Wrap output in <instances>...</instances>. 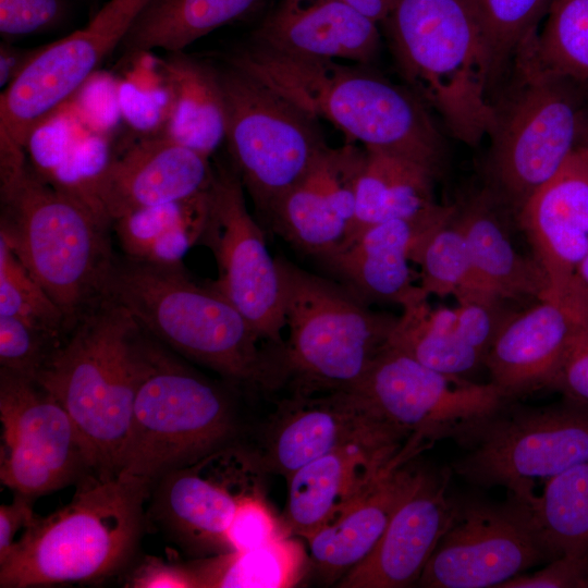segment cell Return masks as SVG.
<instances>
[{
	"label": "cell",
	"mask_w": 588,
	"mask_h": 588,
	"mask_svg": "<svg viewBox=\"0 0 588 588\" xmlns=\"http://www.w3.org/2000/svg\"><path fill=\"white\" fill-rule=\"evenodd\" d=\"M230 62L364 148L405 157L437 176L442 172L446 155L442 135L414 91L362 68L254 44L232 54Z\"/></svg>",
	"instance_id": "6da1fadb"
},
{
	"label": "cell",
	"mask_w": 588,
	"mask_h": 588,
	"mask_svg": "<svg viewBox=\"0 0 588 588\" xmlns=\"http://www.w3.org/2000/svg\"><path fill=\"white\" fill-rule=\"evenodd\" d=\"M102 297L125 308L164 347L234 383L273 388L284 380L280 354L212 285L195 283L182 264L157 265L115 256Z\"/></svg>",
	"instance_id": "7a4b0ae2"
},
{
	"label": "cell",
	"mask_w": 588,
	"mask_h": 588,
	"mask_svg": "<svg viewBox=\"0 0 588 588\" xmlns=\"http://www.w3.org/2000/svg\"><path fill=\"white\" fill-rule=\"evenodd\" d=\"M156 345L125 308L102 297L34 378L68 412L102 479L117 476L136 395Z\"/></svg>",
	"instance_id": "3957f363"
},
{
	"label": "cell",
	"mask_w": 588,
	"mask_h": 588,
	"mask_svg": "<svg viewBox=\"0 0 588 588\" xmlns=\"http://www.w3.org/2000/svg\"><path fill=\"white\" fill-rule=\"evenodd\" d=\"M71 501L37 515L0 562L1 588L93 581L118 572L134 554L146 525L151 485L127 475L90 474Z\"/></svg>",
	"instance_id": "277c9868"
},
{
	"label": "cell",
	"mask_w": 588,
	"mask_h": 588,
	"mask_svg": "<svg viewBox=\"0 0 588 588\" xmlns=\"http://www.w3.org/2000/svg\"><path fill=\"white\" fill-rule=\"evenodd\" d=\"M0 236L58 305L68 334L103 295L115 255L111 224L28 163L0 185Z\"/></svg>",
	"instance_id": "5b68a950"
},
{
	"label": "cell",
	"mask_w": 588,
	"mask_h": 588,
	"mask_svg": "<svg viewBox=\"0 0 588 588\" xmlns=\"http://www.w3.org/2000/svg\"><path fill=\"white\" fill-rule=\"evenodd\" d=\"M383 23L402 75L450 133L470 146L490 136L491 61L467 0H400Z\"/></svg>",
	"instance_id": "8992f818"
},
{
	"label": "cell",
	"mask_w": 588,
	"mask_h": 588,
	"mask_svg": "<svg viewBox=\"0 0 588 588\" xmlns=\"http://www.w3.org/2000/svg\"><path fill=\"white\" fill-rule=\"evenodd\" d=\"M287 340L284 378L299 392L354 389L387 346L397 317L370 309L345 285L277 258Z\"/></svg>",
	"instance_id": "52a82bcc"
},
{
	"label": "cell",
	"mask_w": 588,
	"mask_h": 588,
	"mask_svg": "<svg viewBox=\"0 0 588 588\" xmlns=\"http://www.w3.org/2000/svg\"><path fill=\"white\" fill-rule=\"evenodd\" d=\"M237 420L228 392L157 341L134 404L118 475L152 483L235 441Z\"/></svg>",
	"instance_id": "ba28073f"
},
{
	"label": "cell",
	"mask_w": 588,
	"mask_h": 588,
	"mask_svg": "<svg viewBox=\"0 0 588 588\" xmlns=\"http://www.w3.org/2000/svg\"><path fill=\"white\" fill-rule=\"evenodd\" d=\"M530 37L515 53L519 84L502 108L495 107L486 163V191L515 216L576 149L583 121L571 79L542 66Z\"/></svg>",
	"instance_id": "9c48e42d"
},
{
	"label": "cell",
	"mask_w": 588,
	"mask_h": 588,
	"mask_svg": "<svg viewBox=\"0 0 588 588\" xmlns=\"http://www.w3.org/2000/svg\"><path fill=\"white\" fill-rule=\"evenodd\" d=\"M453 441L462 454L451 464L452 474L529 502L536 480L588 458V402L565 394L541 406L507 400Z\"/></svg>",
	"instance_id": "30bf717a"
},
{
	"label": "cell",
	"mask_w": 588,
	"mask_h": 588,
	"mask_svg": "<svg viewBox=\"0 0 588 588\" xmlns=\"http://www.w3.org/2000/svg\"><path fill=\"white\" fill-rule=\"evenodd\" d=\"M220 79L234 170L268 219L328 145L317 119L250 75L231 66Z\"/></svg>",
	"instance_id": "8fae6325"
},
{
	"label": "cell",
	"mask_w": 588,
	"mask_h": 588,
	"mask_svg": "<svg viewBox=\"0 0 588 588\" xmlns=\"http://www.w3.org/2000/svg\"><path fill=\"white\" fill-rule=\"evenodd\" d=\"M266 471L259 451L233 441L157 479L146 520L189 555L229 552L232 519L244 500L265 494Z\"/></svg>",
	"instance_id": "7c38bea8"
},
{
	"label": "cell",
	"mask_w": 588,
	"mask_h": 588,
	"mask_svg": "<svg viewBox=\"0 0 588 588\" xmlns=\"http://www.w3.org/2000/svg\"><path fill=\"white\" fill-rule=\"evenodd\" d=\"M353 390L407 437L405 450L414 456L438 440H453L511 400L490 381L442 373L389 345Z\"/></svg>",
	"instance_id": "4fadbf2b"
},
{
	"label": "cell",
	"mask_w": 588,
	"mask_h": 588,
	"mask_svg": "<svg viewBox=\"0 0 588 588\" xmlns=\"http://www.w3.org/2000/svg\"><path fill=\"white\" fill-rule=\"evenodd\" d=\"M151 0H109L81 29L41 46L0 94V148L25 151L33 134L120 48Z\"/></svg>",
	"instance_id": "5bb4252c"
},
{
	"label": "cell",
	"mask_w": 588,
	"mask_h": 588,
	"mask_svg": "<svg viewBox=\"0 0 588 588\" xmlns=\"http://www.w3.org/2000/svg\"><path fill=\"white\" fill-rule=\"evenodd\" d=\"M551 556L529 502L456 497L453 518L417 583L426 588H499Z\"/></svg>",
	"instance_id": "9a60e30c"
},
{
	"label": "cell",
	"mask_w": 588,
	"mask_h": 588,
	"mask_svg": "<svg viewBox=\"0 0 588 588\" xmlns=\"http://www.w3.org/2000/svg\"><path fill=\"white\" fill-rule=\"evenodd\" d=\"M0 480L37 498L95 473L87 443L64 407L34 379L0 368Z\"/></svg>",
	"instance_id": "2e32d148"
},
{
	"label": "cell",
	"mask_w": 588,
	"mask_h": 588,
	"mask_svg": "<svg viewBox=\"0 0 588 588\" xmlns=\"http://www.w3.org/2000/svg\"><path fill=\"white\" fill-rule=\"evenodd\" d=\"M216 257L218 279L211 284L253 326L261 340L282 348L284 294L277 258L264 231L250 216L236 173L216 169L211 206L200 238Z\"/></svg>",
	"instance_id": "e0dca14e"
},
{
	"label": "cell",
	"mask_w": 588,
	"mask_h": 588,
	"mask_svg": "<svg viewBox=\"0 0 588 588\" xmlns=\"http://www.w3.org/2000/svg\"><path fill=\"white\" fill-rule=\"evenodd\" d=\"M353 389L299 392L279 409L264 450L267 471L289 478L314 460L351 443L407 442Z\"/></svg>",
	"instance_id": "ac0fdd59"
},
{
	"label": "cell",
	"mask_w": 588,
	"mask_h": 588,
	"mask_svg": "<svg viewBox=\"0 0 588 588\" xmlns=\"http://www.w3.org/2000/svg\"><path fill=\"white\" fill-rule=\"evenodd\" d=\"M365 149L327 146L307 173L271 210L275 233L301 252L327 259L351 238L356 183Z\"/></svg>",
	"instance_id": "d6986e66"
},
{
	"label": "cell",
	"mask_w": 588,
	"mask_h": 588,
	"mask_svg": "<svg viewBox=\"0 0 588 588\" xmlns=\"http://www.w3.org/2000/svg\"><path fill=\"white\" fill-rule=\"evenodd\" d=\"M452 470L420 465L375 549L339 581L342 588H403L417 584L453 518Z\"/></svg>",
	"instance_id": "ffe728a7"
},
{
	"label": "cell",
	"mask_w": 588,
	"mask_h": 588,
	"mask_svg": "<svg viewBox=\"0 0 588 588\" xmlns=\"http://www.w3.org/2000/svg\"><path fill=\"white\" fill-rule=\"evenodd\" d=\"M548 281L544 299L566 304L588 255V150L577 146L516 215Z\"/></svg>",
	"instance_id": "44dd1931"
},
{
	"label": "cell",
	"mask_w": 588,
	"mask_h": 588,
	"mask_svg": "<svg viewBox=\"0 0 588 588\" xmlns=\"http://www.w3.org/2000/svg\"><path fill=\"white\" fill-rule=\"evenodd\" d=\"M210 158L158 132L130 145L108 166L99 189L112 223L137 209L186 200L211 191Z\"/></svg>",
	"instance_id": "7402d4cb"
},
{
	"label": "cell",
	"mask_w": 588,
	"mask_h": 588,
	"mask_svg": "<svg viewBox=\"0 0 588 588\" xmlns=\"http://www.w3.org/2000/svg\"><path fill=\"white\" fill-rule=\"evenodd\" d=\"M404 448L394 442L351 443L297 469L286 478L287 532L306 540L333 522L388 471L412 460Z\"/></svg>",
	"instance_id": "603a6c76"
},
{
	"label": "cell",
	"mask_w": 588,
	"mask_h": 588,
	"mask_svg": "<svg viewBox=\"0 0 588 588\" xmlns=\"http://www.w3.org/2000/svg\"><path fill=\"white\" fill-rule=\"evenodd\" d=\"M456 208V205L439 204L414 218L393 219L366 228L324 261L343 285L363 301L403 307L428 296L415 285L409 262L419 243L449 221Z\"/></svg>",
	"instance_id": "cb8c5ba5"
},
{
	"label": "cell",
	"mask_w": 588,
	"mask_h": 588,
	"mask_svg": "<svg viewBox=\"0 0 588 588\" xmlns=\"http://www.w3.org/2000/svg\"><path fill=\"white\" fill-rule=\"evenodd\" d=\"M584 326L569 308L551 299L512 313L485 359L490 382L511 400L553 389Z\"/></svg>",
	"instance_id": "d4e9b609"
},
{
	"label": "cell",
	"mask_w": 588,
	"mask_h": 588,
	"mask_svg": "<svg viewBox=\"0 0 588 588\" xmlns=\"http://www.w3.org/2000/svg\"><path fill=\"white\" fill-rule=\"evenodd\" d=\"M252 44L314 60L370 62L380 47L378 23L336 0H282Z\"/></svg>",
	"instance_id": "484cf974"
},
{
	"label": "cell",
	"mask_w": 588,
	"mask_h": 588,
	"mask_svg": "<svg viewBox=\"0 0 588 588\" xmlns=\"http://www.w3.org/2000/svg\"><path fill=\"white\" fill-rule=\"evenodd\" d=\"M501 209L486 189L456 208L455 220L465 235L473 269L471 292L462 302L547 297L543 270L534 256L526 257L514 247Z\"/></svg>",
	"instance_id": "4316f807"
},
{
	"label": "cell",
	"mask_w": 588,
	"mask_h": 588,
	"mask_svg": "<svg viewBox=\"0 0 588 588\" xmlns=\"http://www.w3.org/2000/svg\"><path fill=\"white\" fill-rule=\"evenodd\" d=\"M419 467L416 458L394 467L333 522L306 539L311 561L326 581L341 579L375 549Z\"/></svg>",
	"instance_id": "83f0119b"
},
{
	"label": "cell",
	"mask_w": 588,
	"mask_h": 588,
	"mask_svg": "<svg viewBox=\"0 0 588 588\" xmlns=\"http://www.w3.org/2000/svg\"><path fill=\"white\" fill-rule=\"evenodd\" d=\"M167 91L159 132L207 157L225 142L226 109L220 72L182 52L160 62Z\"/></svg>",
	"instance_id": "f1b7e54d"
},
{
	"label": "cell",
	"mask_w": 588,
	"mask_h": 588,
	"mask_svg": "<svg viewBox=\"0 0 588 588\" xmlns=\"http://www.w3.org/2000/svg\"><path fill=\"white\" fill-rule=\"evenodd\" d=\"M364 149L350 241L366 228L393 219L414 218L439 205L433 192L437 175L431 170L382 149Z\"/></svg>",
	"instance_id": "f546056e"
},
{
	"label": "cell",
	"mask_w": 588,
	"mask_h": 588,
	"mask_svg": "<svg viewBox=\"0 0 588 588\" xmlns=\"http://www.w3.org/2000/svg\"><path fill=\"white\" fill-rule=\"evenodd\" d=\"M428 296L402 307L388 344L442 373L467 378L485 367L486 354L474 341L458 307H431Z\"/></svg>",
	"instance_id": "4dcf8cb0"
},
{
	"label": "cell",
	"mask_w": 588,
	"mask_h": 588,
	"mask_svg": "<svg viewBox=\"0 0 588 588\" xmlns=\"http://www.w3.org/2000/svg\"><path fill=\"white\" fill-rule=\"evenodd\" d=\"M211 191L115 219L111 229L124 256L157 265L182 264L189 248L200 242L209 218Z\"/></svg>",
	"instance_id": "1f68e13d"
},
{
	"label": "cell",
	"mask_w": 588,
	"mask_h": 588,
	"mask_svg": "<svg viewBox=\"0 0 588 588\" xmlns=\"http://www.w3.org/2000/svg\"><path fill=\"white\" fill-rule=\"evenodd\" d=\"M262 0H151L120 48L125 54L155 49L182 52L215 29L253 12Z\"/></svg>",
	"instance_id": "d6a6232c"
},
{
	"label": "cell",
	"mask_w": 588,
	"mask_h": 588,
	"mask_svg": "<svg viewBox=\"0 0 588 588\" xmlns=\"http://www.w3.org/2000/svg\"><path fill=\"white\" fill-rule=\"evenodd\" d=\"M306 558L302 543L285 534L265 546L201 558L189 566L197 587L286 588L302 579Z\"/></svg>",
	"instance_id": "836d02e7"
},
{
	"label": "cell",
	"mask_w": 588,
	"mask_h": 588,
	"mask_svg": "<svg viewBox=\"0 0 588 588\" xmlns=\"http://www.w3.org/2000/svg\"><path fill=\"white\" fill-rule=\"evenodd\" d=\"M529 505L552 560L588 554V458L548 479Z\"/></svg>",
	"instance_id": "e575fe53"
},
{
	"label": "cell",
	"mask_w": 588,
	"mask_h": 588,
	"mask_svg": "<svg viewBox=\"0 0 588 588\" xmlns=\"http://www.w3.org/2000/svg\"><path fill=\"white\" fill-rule=\"evenodd\" d=\"M541 34L531 35L536 58L571 81H588V0H551Z\"/></svg>",
	"instance_id": "d590c367"
},
{
	"label": "cell",
	"mask_w": 588,
	"mask_h": 588,
	"mask_svg": "<svg viewBox=\"0 0 588 588\" xmlns=\"http://www.w3.org/2000/svg\"><path fill=\"white\" fill-rule=\"evenodd\" d=\"M413 262L419 266V286L428 296H454L458 303L470 294L469 249L455 213L419 243Z\"/></svg>",
	"instance_id": "8d00e7d4"
},
{
	"label": "cell",
	"mask_w": 588,
	"mask_h": 588,
	"mask_svg": "<svg viewBox=\"0 0 588 588\" xmlns=\"http://www.w3.org/2000/svg\"><path fill=\"white\" fill-rule=\"evenodd\" d=\"M551 0H467L482 30L492 77L547 14Z\"/></svg>",
	"instance_id": "74e56055"
},
{
	"label": "cell",
	"mask_w": 588,
	"mask_h": 588,
	"mask_svg": "<svg viewBox=\"0 0 588 588\" xmlns=\"http://www.w3.org/2000/svg\"><path fill=\"white\" fill-rule=\"evenodd\" d=\"M0 316L14 317L66 338L58 305L0 236Z\"/></svg>",
	"instance_id": "f35d334b"
},
{
	"label": "cell",
	"mask_w": 588,
	"mask_h": 588,
	"mask_svg": "<svg viewBox=\"0 0 588 588\" xmlns=\"http://www.w3.org/2000/svg\"><path fill=\"white\" fill-rule=\"evenodd\" d=\"M64 339L19 318L0 316V368L34 379Z\"/></svg>",
	"instance_id": "ab89813d"
},
{
	"label": "cell",
	"mask_w": 588,
	"mask_h": 588,
	"mask_svg": "<svg viewBox=\"0 0 588 588\" xmlns=\"http://www.w3.org/2000/svg\"><path fill=\"white\" fill-rule=\"evenodd\" d=\"M289 534L269 506L266 494L247 498L238 506L226 532L230 551L265 546ZM290 535V534H289Z\"/></svg>",
	"instance_id": "60d3db41"
},
{
	"label": "cell",
	"mask_w": 588,
	"mask_h": 588,
	"mask_svg": "<svg viewBox=\"0 0 588 588\" xmlns=\"http://www.w3.org/2000/svg\"><path fill=\"white\" fill-rule=\"evenodd\" d=\"M66 12V0H0V34L8 41L49 32Z\"/></svg>",
	"instance_id": "b9f144b4"
},
{
	"label": "cell",
	"mask_w": 588,
	"mask_h": 588,
	"mask_svg": "<svg viewBox=\"0 0 588 588\" xmlns=\"http://www.w3.org/2000/svg\"><path fill=\"white\" fill-rule=\"evenodd\" d=\"M499 588H588V554L555 558L543 568L515 576Z\"/></svg>",
	"instance_id": "7bdbcfd3"
},
{
	"label": "cell",
	"mask_w": 588,
	"mask_h": 588,
	"mask_svg": "<svg viewBox=\"0 0 588 588\" xmlns=\"http://www.w3.org/2000/svg\"><path fill=\"white\" fill-rule=\"evenodd\" d=\"M125 586L192 588L197 587V581L189 564L186 566L172 564L156 556H148L132 572Z\"/></svg>",
	"instance_id": "ee69618b"
},
{
	"label": "cell",
	"mask_w": 588,
	"mask_h": 588,
	"mask_svg": "<svg viewBox=\"0 0 588 588\" xmlns=\"http://www.w3.org/2000/svg\"><path fill=\"white\" fill-rule=\"evenodd\" d=\"M552 390L588 402V326L577 333Z\"/></svg>",
	"instance_id": "f6af8a7d"
},
{
	"label": "cell",
	"mask_w": 588,
	"mask_h": 588,
	"mask_svg": "<svg viewBox=\"0 0 588 588\" xmlns=\"http://www.w3.org/2000/svg\"><path fill=\"white\" fill-rule=\"evenodd\" d=\"M35 498L14 492L10 504L0 506V562L10 553L21 534L32 523L36 513L33 510Z\"/></svg>",
	"instance_id": "bcb514c9"
},
{
	"label": "cell",
	"mask_w": 588,
	"mask_h": 588,
	"mask_svg": "<svg viewBox=\"0 0 588 588\" xmlns=\"http://www.w3.org/2000/svg\"><path fill=\"white\" fill-rule=\"evenodd\" d=\"M41 46L21 48L3 40L0 45V87L8 88L38 54Z\"/></svg>",
	"instance_id": "7dc6e473"
},
{
	"label": "cell",
	"mask_w": 588,
	"mask_h": 588,
	"mask_svg": "<svg viewBox=\"0 0 588 588\" xmlns=\"http://www.w3.org/2000/svg\"><path fill=\"white\" fill-rule=\"evenodd\" d=\"M565 306L588 326V255L577 269Z\"/></svg>",
	"instance_id": "c3c4849f"
},
{
	"label": "cell",
	"mask_w": 588,
	"mask_h": 588,
	"mask_svg": "<svg viewBox=\"0 0 588 588\" xmlns=\"http://www.w3.org/2000/svg\"><path fill=\"white\" fill-rule=\"evenodd\" d=\"M348 5L376 23L384 22L390 12L391 7L385 0H336Z\"/></svg>",
	"instance_id": "681fc988"
},
{
	"label": "cell",
	"mask_w": 588,
	"mask_h": 588,
	"mask_svg": "<svg viewBox=\"0 0 588 588\" xmlns=\"http://www.w3.org/2000/svg\"><path fill=\"white\" fill-rule=\"evenodd\" d=\"M578 146L588 150V117L583 115Z\"/></svg>",
	"instance_id": "f907efd6"
},
{
	"label": "cell",
	"mask_w": 588,
	"mask_h": 588,
	"mask_svg": "<svg viewBox=\"0 0 588 588\" xmlns=\"http://www.w3.org/2000/svg\"><path fill=\"white\" fill-rule=\"evenodd\" d=\"M388 2V4L391 7V10L393 9V7L400 1V0H385Z\"/></svg>",
	"instance_id": "816d5d0a"
}]
</instances>
